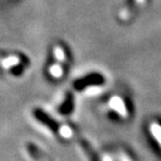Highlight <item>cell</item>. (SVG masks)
Segmentation results:
<instances>
[{
  "label": "cell",
  "mask_w": 161,
  "mask_h": 161,
  "mask_svg": "<svg viewBox=\"0 0 161 161\" xmlns=\"http://www.w3.org/2000/svg\"><path fill=\"white\" fill-rule=\"evenodd\" d=\"M109 106L114 112H116L118 115H120L121 117H127L128 116V110L125 107V104L124 99L119 96L114 95L109 99Z\"/></svg>",
  "instance_id": "6da1fadb"
},
{
  "label": "cell",
  "mask_w": 161,
  "mask_h": 161,
  "mask_svg": "<svg viewBox=\"0 0 161 161\" xmlns=\"http://www.w3.org/2000/svg\"><path fill=\"white\" fill-rule=\"evenodd\" d=\"M19 63H20V58L17 56H11L1 61V66L4 69H8V68H11V67L18 65Z\"/></svg>",
  "instance_id": "7a4b0ae2"
},
{
  "label": "cell",
  "mask_w": 161,
  "mask_h": 161,
  "mask_svg": "<svg viewBox=\"0 0 161 161\" xmlns=\"http://www.w3.org/2000/svg\"><path fill=\"white\" fill-rule=\"evenodd\" d=\"M150 131L152 136L155 138V140L159 143V146L161 147V125L158 124H151L150 125Z\"/></svg>",
  "instance_id": "3957f363"
},
{
  "label": "cell",
  "mask_w": 161,
  "mask_h": 161,
  "mask_svg": "<svg viewBox=\"0 0 161 161\" xmlns=\"http://www.w3.org/2000/svg\"><path fill=\"white\" fill-rule=\"evenodd\" d=\"M49 73L51 76L56 79H59L63 75V68L60 64H53L49 67Z\"/></svg>",
  "instance_id": "277c9868"
},
{
  "label": "cell",
  "mask_w": 161,
  "mask_h": 161,
  "mask_svg": "<svg viewBox=\"0 0 161 161\" xmlns=\"http://www.w3.org/2000/svg\"><path fill=\"white\" fill-rule=\"evenodd\" d=\"M53 53H54V57H56V59L59 61V62H64L65 61V53H64L63 48L61 46H56L53 49Z\"/></svg>",
  "instance_id": "5b68a950"
},
{
  "label": "cell",
  "mask_w": 161,
  "mask_h": 161,
  "mask_svg": "<svg viewBox=\"0 0 161 161\" xmlns=\"http://www.w3.org/2000/svg\"><path fill=\"white\" fill-rule=\"evenodd\" d=\"M60 134H61V136L64 138H70V137H72V130L68 125H62V127L60 128Z\"/></svg>",
  "instance_id": "8992f818"
},
{
  "label": "cell",
  "mask_w": 161,
  "mask_h": 161,
  "mask_svg": "<svg viewBox=\"0 0 161 161\" xmlns=\"http://www.w3.org/2000/svg\"><path fill=\"white\" fill-rule=\"evenodd\" d=\"M103 161H113V160H112L111 157H109L108 155H105L103 157Z\"/></svg>",
  "instance_id": "52a82bcc"
},
{
  "label": "cell",
  "mask_w": 161,
  "mask_h": 161,
  "mask_svg": "<svg viewBox=\"0 0 161 161\" xmlns=\"http://www.w3.org/2000/svg\"><path fill=\"white\" fill-rule=\"evenodd\" d=\"M135 2H136L137 4H139V5H142V4H144L146 0H135Z\"/></svg>",
  "instance_id": "ba28073f"
},
{
  "label": "cell",
  "mask_w": 161,
  "mask_h": 161,
  "mask_svg": "<svg viewBox=\"0 0 161 161\" xmlns=\"http://www.w3.org/2000/svg\"><path fill=\"white\" fill-rule=\"evenodd\" d=\"M120 160H121V161H130V159H129L128 157H127V156H125V155H121V156H120Z\"/></svg>",
  "instance_id": "9c48e42d"
}]
</instances>
